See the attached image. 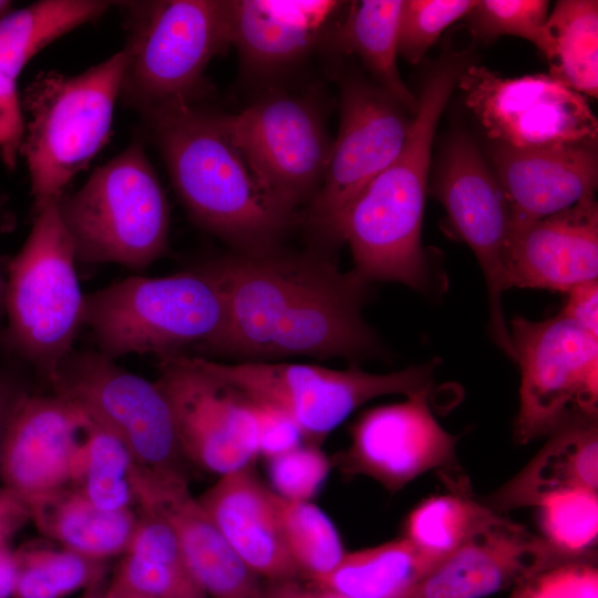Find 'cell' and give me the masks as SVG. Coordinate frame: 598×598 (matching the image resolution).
<instances>
[{"label":"cell","mask_w":598,"mask_h":598,"mask_svg":"<svg viewBox=\"0 0 598 598\" xmlns=\"http://www.w3.org/2000/svg\"><path fill=\"white\" fill-rule=\"evenodd\" d=\"M212 261L227 302L225 331L212 351L239 361L293 355L355 361L381 352L361 313L370 282L340 270L327 252L276 248Z\"/></svg>","instance_id":"obj_1"},{"label":"cell","mask_w":598,"mask_h":598,"mask_svg":"<svg viewBox=\"0 0 598 598\" xmlns=\"http://www.w3.org/2000/svg\"><path fill=\"white\" fill-rule=\"evenodd\" d=\"M190 218L235 248H278L296 220L274 202L217 115L176 101L143 112Z\"/></svg>","instance_id":"obj_2"},{"label":"cell","mask_w":598,"mask_h":598,"mask_svg":"<svg viewBox=\"0 0 598 598\" xmlns=\"http://www.w3.org/2000/svg\"><path fill=\"white\" fill-rule=\"evenodd\" d=\"M457 54L427 76L415 117L399 156L353 202L340 229L353 268L368 282L396 281L415 290L429 286L421 244L431 152L441 114L467 66Z\"/></svg>","instance_id":"obj_3"},{"label":"cell","mask_w":598,"mask_h":598,"mask_svg":"<svg viewBox=\"0 0 598 598\" xmlns=\"http://www.w3.org/2000/svg\"><path fill=\"white\" fill-rule=\"evenodd\" d=\"M226 322V295L213 261L165 277L131 276L84 296L83 324L113 360L182 353L194 343L212 351Z\"/></svg>","instance_id":"obj_4"},{"label":"cell","mask_w":598,"mask_h":598,"mask_svg":"<svg viewBox=\"0 0 598 598\" xmlns=\"http://www.w3.org/2000/svg\"><path fill=\"white\" fill-rule=\"evenodd\" d=\"M125 63L122 50L76 75L40 73L25 89L21 105L28 122L20 153L29 169L34 215L59 202L109 141Z\"/></svg>","instance_id":"obj_5"},{"label":"cell","mask_w":598,"mask_h":598,"mask_svg":"<svg viewBox=\"0 0 598 598\" xmlns=\"http://www.w3.org/2000/svg\"><path fill=\"white\" fill-rule=\"evenodd\" d=\"M76 255L58 202L35 214L32 229L8 265L2 348L48 382L74 350L84 296Z\"/></svg>","instance_id":"obj_6"},{"label":"cell","mask_w":598,"mask_h":598,"mask_svg":"<svg viewBox=\"0 0 598 598\" xmlns=\"http://www.w3.org/2000/svg\"><path fill=\"white\" fill-rule=\"evenodd\" d=\"M58 209L79 261L144 269L167 251L168 202L140 142L64 194Z\"/></svg>","instance_id":"obj_7"},{"label":"cell","mask_w":598,"mask_h":598,"mask_svg":"<svg viewBox=\"0 0 598 598\" xmlns=\"http://www.w3.org/2000/svg\"><path fill=\"white\" fill-rule=\"evenodd\" d=\"M127 8L121 95L142 112L192 102L210 60L231 45L229 1H133Z\"/></svg>","instance_id":"obj_8"},{"label":"cell","mask_w":598,"mask_h":598,"mask_svg":"<svg viewBox=\"0 0 598 598\" xmlns=\"http://www.w3.org/2000/svg\"><path fill=\"white\" fill-rule=\"evenodd\" d=\"M199 364L250 400L288 416L307 445L319 444L355 409L388 394L430 390L437 360L391 373H370L352 364L337 370L316 364L237 361L196 357Z\"/></svg>","instance_id":"obj_9"},{"label":"cell","mask_w":598,"mask_h":598,"mask_svg":"<svg viewBox=\"0 0 598 598\" xmlns=\"http://www.w3.org/2000/svg\"><path fill=\"white\" fill-rule=\"evenodd\" d=\"M508 329L520 369L516 442L597 421L598 337L560 313L544 321L516 316Z\"/></svg>","instance_id":"obj_10"},{"label":"cell","mask_w":598,"mask_h":598,"mask_svg":"<svg viewBox=\"0 0 598 598\" xmlns=\"http://www.w3.org/2000/svg\"><path fill=\"white\" fill-rule=\"evenodd\" d=\"M48 383L51 392L118 437L140 468L184 474L173 414L155 381L125 370L100 351L73 350Z\"/></svg>","instance_id":"obj_11"},{"label":"cell","mask_w":598,"mask_h":598,"mask_svg":"<svg viewBox=\"0 0 598 598\" xmlns=\"http://www.w3.org/2000/svg\"><path fill=\"white\" fill-rule=\"evenodd\" d=\"M277 206L296 221L319 189L332 141L308 96L268 93L235 114H216Z\"/></svg>","instance_id":"obj_12"},{"label":"cell","mask_w":598,"mask_h":598,"mask_svg":"<svg viewBox=\"0 0 598 598\" xmlns=\"http://www.w3.org/2000/svg\"><path fill=\"white\" fill-rule=\"evenodd\" d=\"M340 125L322 183L299 215L321 241L340 243L349 208L401 153L412 120L385 91L358 76L341 84Z\"/></svg>","instance_id":"obj_13"},{"label":"cell","mask_w":598,"mask_h":598,"mask_svg":"<svg viewBox=\"0 0 598 598\" xmlns=\"http://www.w3.org/2000/svg\"><path fill=\"white\" fill-rule=\"evenodd\" d=\"M457 85L495 144L515 148L597 146L598 122L584 95L549 74L504 78L468 64Z\"/></svg>","instance_id":"obj_14"},{"label":"cell","mask_w":598,"mask_h":598,"mask_svg":"<svg viewBox=\"0 0 598 598\" xmlns=\"http://www.w3.org/2000/svg\"><path fill=\"white\" fill-rule=\"evenodd\" d=\"M158 360L155 382L168 401L184 458L218 476L252 465L260 455L256 403L196 357Z\"/></svg>","instance_id":"obj_15"},{"label":"cell","mask_w":598,"mask_h":598,"mask_svg":"<svg viewBox=\"0 0 598 598\" xmlns=\"http://www.w3.org/2000/svg\"><path fill=\"white\" fill-rule=\"evenodd\" d=\"M433 193L455 231L477 258L487 286L492 338L514 360L502 306L503 291L508 289L506 260L512 210L499 181L466 134L457 133L446 144Z\"/></svg>","instance_id":"obj_16"},{"label":"cell","mask_w":598,"mask_h":598,"mask_svg":"<svg viewBox=\"0 0 598 598\" xmlns=\"http://www.w3.org/2000/svg\"><path fill=\"white\" fill-rule=\"evenodd\" d=\"M86 424V416L60 395L29 391L8 425L0 458L1 485L29 511L63 489L78 487Z\"/></svg>","instance_id":"obj_17"},{"label":"cell","mask_w":598,"mask_h":598,"mask_svg":"<svg viewBox=\"0 0 598 598\" xmlns=\"http://www.w3.org/2000/svg\"><path fill=\"white\" fill-rule=\"evenodd\" d=\"M429 391L362 414L351 427L350 445L338 456L341 472L370 477L394 493L429 471L452 467L458 436L432 414Z\"/></svg>","instance_id":"obj_18"},{"label":"cell","mask_w":598,"mask_h":598,"mask_svg":"<svg viewBox=\"0 0 598 598\" xmlns=\"http://www.w3.org/2000/svg\"><path fill=\"white\" fill-rule=\"evenodd\" d=\"M574 560L493 511L406 598H483Z\"/></svg>","instance_id":"obj_19"},{"label":"cell","mask_w":598,"mask_h":598,"mask_svg":"<svg viewBox=\"0 0 598 598\" xmlns=\"http://www.w3.org/2000/svg\"><path fill=\"white\" fill-rule=\"evenodd\" d=\"M135 502L174 532L186 564L208 598H265L264 582L236 554L188 488L185 475L135 467Z\"/></svg>","instance_id":"obj_20"},{"label":"cell","mask_w":598,"mask_h":598,"mask_svg":"<svg viewBox=\"0 0 598 598\" xmlns=\"http://www.w3.org/2000/svg\"><path fill=\"white\" fill-rule=\"evenodd\" d=\"M598 207L595 197L533 221L511 236L506 280L512 287L567 292L597 280Z\"/></svg>","instance_id":"obj_21"},{"label":"cell","mask_w":598,"mask_h":598,"mask_svg":"<svg viewBox=\"0 0 598 598\" xmlns=\"http://www.w3.org/2000/svg\"><path fill=\"white\" fill-rule=\"evenodd\" d=\"M492 159L512 210V233L595 197L596 146L492 147Z\"/></svg>","instance_id":"obj_22"},{"label":"cell","mask_w":598,"mask_h":598,"mask_svg":"<svg viewBox=\"0 0 598 598\" xmlns=\"http://www.w3.org/2000/svg\"><path fill=\"white\" fill-rule=\"evenodd\" d=\"M197 501L230 547L265 582L301 579L282 538L277 493L259 478L254 464L220 475Z\"/></svg>","instance_id":"obj_23"},{"label":"cell","mask_w":598,"mask_h":598,"mask_svg":"<svg viewBox=\"0 0 598 598\" xmlns=\"http://www.w3.org/2000/svg\"><path fill=\"white\" fill-rule=\"evenodd\" d=\"M231 44L244 70L269 78L303 60L324 37L343 2L229 0Z\"/></svg>","instance_id":"obj_24"},{"label":"cell","mask_w":598,"mask_h":598,"mask_svg":"<svg viewBox=\"0 0 598 598\" xmlns=\"http://www.w3.org/2000/svg\"><path fill=\"white\" fill-rule=\"evenodd\" d=\"M570 489H598L597 421L568 425L514 477L486 499L494 512L537 506L549 495Z\"/></svg>","instance_id":"obj_25"},{"label":"cell","mask_w":598,"mask_h":598,"mask_svg":"<svg viewBox=\"0 0 598 598\" xmlns=\"http://www.w3.org/2000/svg\"><path fill=\"white\" fill-rule=\"evenodd\" d=\"M30 515L63 548L100 561L126 551L140 520L131 508L97 507L75 486L41 501Z\"/></svg>","instance_id":"obj_26"},{"label":"cell","mask_w":598,"mask_h":598,"mask_svg":"<svg viewBox=\"0 0 598 598\" xmlns=\"http://www.w3.org/2000/svg\"><path fill=\"white\" fill-rule=\"evenodd\" d=\"M141 513L114 577L124 596L208 598L193 577L169 525L153 513Z\"/></svg>","instance_id":"obj_27"},{"label":"cell","mask_w":598,"mask_h":598,"mask_svg":"<svg viewBox=\"0 0 598 598\" xmlns=\"http://www.w3.org/2000/svg\"><path fill=\"white\" fill-rule=\"evenodd\" d=\"M440 563L402 536L346 551L328 575L307 581L353 598H406Z\"/></svg>","instance_id":"obj_28"},{"label":"cell","mask_w":598,"mask_h":598,"mask_svg":"<svg viewBox=\"0 0 598 598\" xmlns=\"http://www.w3.org/2000/svg\"><path fill=\"white\" fill-rule=\"evenodd\" d=\"M401 6V0L351 2L332 41L339 51L358 55L377 85L404 110L415 113L419 100L406 87L396 63Z\"/></svg>","instance_id":"obj_29"},{"label":"cell","mask_w":598,"mask_h":598,"mask_svg":"<svg viewBox=\"0 0 598 598\" xmlns=\"http://www.w3.org/2000/svg\"><path fill=\"white\" fill-rule=\"evenodd\" d=\"M111 2L43 0L0 19V71L16 81L44 47L69 31L101 17Z\"/></svg>","instance_id":"obj_30"},{"label":"cell","mask_w":598,"mask_h":598,"mask_svg":"<svg viewBox=\"0 0 598 598\" xmlns=\"http://www.w3.org/2000/svg\"><path fill=\"white\" fill-rule=\"evenodd\" d=\"M549 75L581 95H598V2L561 0L547 17Z\"/></svg>","instance_id":"obj_31"},{"label":"cell","mask_w":598,"mask_h":598,"mask_svg":"<svg viewBox=\"0 0 598 598\" xmlns=\"http://www.w3.org/2000/svg\"><path fill=\"white\" fill-rule=\"evenodd\" d=\"M493 513L460 489L432 496L408 516L404 534L417 549L441 563L460 548Z\"/></svg>","instance_id":"obj_32"},{"label":"cell","mask_w":598,"mask_h":598,"mask_svg":"<svg viewBox=\"0 0 598 598\" xmlns=\"http://www.w3.org/2000/svg\"><path fill=\"white\" fill-rule=\"evenodd\" d=\"M277 508L285 546L301 579L315 580L333 570L346 551L324 512L310 501L279 494Z\"/></svg>","instance_id":"obj_33"},{"label":"cell","mask_w":598,"mask_h":598,"mask_svg":"<svg viewBox=\"0 0 598 598\" xmlns=\"http://www.w3.org/2000/svg\"><path fill=\"white\" fill-rule=\"evenodd\" d=\"M14 555L17 580L12 598H63L97 585L103 574L100 560L40 543H28Z\"/></svg>","instance_id":"obj_34"},{"label":"cell","mask_w":598,"mask_h":598,"mask_svg":"<svg viewBox=\"0 0 598 598\" xmlns=\"http://www.w3.org/2000/svg\"><path fill=\"white\" fill-rule=\"evenodd\" d=\"M84 462L78 487L104 511L131 508L134 458L125 444L87 416Z\"/></svg>","instance_id":"obj_35"},{"label":"cell","mask_w":598,"mask_h":598,"mask_svg":"<svg viewBox=\"0 0 598 598\" xmlns=\"http://www.w3.org/2000/svg\"><path fill=\"white\" fill-rule=\"evenodd\" d=\"M536 507L546 542L573 559H594L598 534L596 491H564L547 496Z\"/></svg>","instance_id":"obj_36"},{"label":"cell","mask_w":598,"mask_h":598,"mask_svg":"<svg viewBox=\"0 0 598 598\" xmlns=\"http://www.w3.org/2000/svg\"><path fill=\"white\" fill-rule=\"evenodd\" d=\"M466 17L471 31L480 40L492 41L504 34L519 37L532 42L548 61L551 59L545 0H481Z\"/></svg>","instance_id":"obj_37"},{"label":"cell","mask_w":598,"mask_h":598,"mask_svg":"<svg viewBox=\"0 0 598 598\" xmlns=\"http://www.w3.org/2000/svg\"><path fill=\"white\" fill-rule=\"evenodd\" d=\"M477 0H405L399 19V54L419 63L442 32L466 17Z\"/></svg>","instance_id":"obj_38"},{"label":"cell","mask_w":598,"mask_h":598,"mask_svg":"<svg viewBox=\"0 0 598 598\" xmlns=\"http://www.w3.org/2000/svg\"><path fill=\"white\" fill-rule=\"evenodd\" d=\"M268 460L275 492L291 499L309 501L329 470V461L311 445H299Z\"/></svg>","instance_id":"obj_39"},{"label":"cell","mask_w":598,"mask_h":598,"mask_svg":"<svg viewBox=\"0 0 598 598\" xmlns=\"http://www.w3.org/2000/svg\"><path fill=\"white\" fill-rule=\"evenodd\" d=\"M509 598H598L597 566L594 559L557 565L516 586Z\"/></svg>","instance_id":"obj_40"},{"label":"cell","mask_w":598,"mask_h":598,"mask_svg":"<svg viewBox=\"0 0 598 598\" xmlns=\"http://www.w3.org/2000/svg\"><path fill=\"white\" fill-rule=\"evenodd\" d=\"M23 136L24 121L16 81L0 71V156L10 169L17 164Z\"/></svg>","instance_id":"obj_41"},{"label":"cell","mask_w":598,"mask_h":598,"mask_svg":"<svg viewBox=\"0 0 598 598\" xmlns=\"http://www.w3.org/2000/svg\"><path fill=\"white\" fill-rule=\"evenodd\" d=\"M255 403L259 419V454L269 458L300 445L301 433L288 416L275 409Z\"/></svg>","instance_id":"obj_42"},{"label":"cell","mask_w":598,"mask_h":598,"mask_svg":"<svg viewBox=\"0 0 598 598\" xmlns=\"http://www.w3.org/2000/svg\"><path fill=\"white\" fill-rule=\"evenodd\" d=\"M566 293L559 313L598 337V281L578 285Z\"/></svg>","instance_id":"obj_43"},{"label":"cell","mask_w":598,"mask_h":598,"mask_svg":"<svg viewBox=\"0 0 598 598\" xmlns=\"http://www.w3.org/2000/svg\"><path fill=\"white\" fill-rule=\"evenodd\" d=\"M29 391L30 386L16 368L0 364V458L12 414Z\"/></svg>","instance_id":"obj_44"},{"label":"cell","mask_w":598,"mask_h":598,"mask_svg":"<svg viewBox=\"0 0 598 598\" xmlns=\"http://www.w3.org/2000/svg\"><path fill=\"white\" fill-rule=\"evenodd\" d=\"M265 598H353L303 579L264 584Z\"/></svg>","instance_id":"obj_45"},{"label":"cell","mask_w":598,"mask_h":598,"mask_svg":"<svg viewBox=\"0 0 598 598\" xmlns=\"http://www.w3.org/2000/svg\"><path fill=\"white\" fill-rule=\"evenodd\" d=\"M29 519H31L29 508L1 485L0 545L9 544L12 535Z\"/></svg>","instance_id":"obj_46"},{"label":"cell","mask_w":598,"mask_h":598,"mask_svg":"<svg viewBox=\"0 0 598 598\" xmlns=\"http://www.w3.org/2000/svg\"><path fill=\"white\" fill-rule=\"evenodd\" d=\"M17 580L14 550L9 544L0 545V598H12Z\"/></svg>","instance_id":"obj_47"},{"label":"cell","mask_w":598,"mask_h":598,"mask_svg":"<svg viewBox=\"0 0 598 598\" xmlns=\"http://www.w3.org/2000/svg\"><path fill=\"white\" fill-rule=\"evenodd\" d=\"M92 591L89 592L84 598H124L123 591L113 579L112 582L102 590L96 588V585L93 586Z\"/></svg>","instance_id":"obj_48"},{"label":"cell","mask_w":598,"mask_h":598,"mask_svg":"<svg viewBox=\"0 0 598 598\" xmlns=\"http://www.w3.org/2000/svg\"><path fill=\"white\" fill-rule=\"evenodd\" d=\"M6 290H7V279L3 278L0 270V333L2 330V321L6 317Z\"/></svg>","instance_id":"obj_49"},{"label":"cell","mask_w":598,"mask_h":598,"mask_svg":"<svg viewBox=\"0 0 598 598\" xmlns=\"http://www.w3.org/2000/svg\"><path fill=\"white\" fill-rule=\"evenodd\" d=\"M12 2L7 0H0V19L7 16L12 10Z\"/></svg>","instance_id":"obj_50"},{"label":"cell","mask_w":598,"mask_h":598,"mask_svg":"<svg viewBox=\"0 0 598 598\" xmlns=\"http://www.w3.org/2000/svg\"><path fill=\"white\" fill-rule=\"evenodd\" d=\"M124 598H150V597H143V596H124Z\"/></svg>","instance_id":"obj_51"}]
</instances>
